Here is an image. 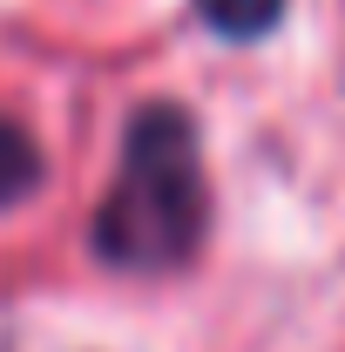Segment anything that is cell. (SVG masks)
<instances>
[{
	"label": "cell",
	"instance_id": "cell-3",
	"mask_svg": "<svg viewBox=\"0 0 345 352\" xmlns=\"http://www.w3.org/2000/svg\"><path fill=\"white\" fill-rule=\"evenodd\" d=\"M197 14L210 21L216 34H230V41H251V34H264V28L285 14V0H197Z\"/></svg>",
	"mask_w": 345,
	"mask_h": 352
},
{
	"label": "cell",
	"instance_id": "cell-1",
	"mask_svg": "<svg viewBox=\"0 0 345 352\" xmlns=\"http://www.w3.org/2000/svg\"><path fill=\"white\" fill-rule=\"evenodd\" d=\"M210 230V190L190 116L156 102L122 135V170L95 217V251L115 271H176Z\"/></svg>",
	"mask_w": 345,
	"mask_h": 352
},
{
	"label": "cell",
	"instance_id": "cell-2",
	"mask_svg": "<svg viewBox=\"0 0 345 352\" xmlns=\"http://www.w3.org/2000/svg\"><path fill=\"white\" fill-rule=\"evenodd\" d=\"M41 183V149L21 122H0V204H21Z\"/></svg>",
	"mask_w": 345,
	"mask_h": 352
}]
</instances>
